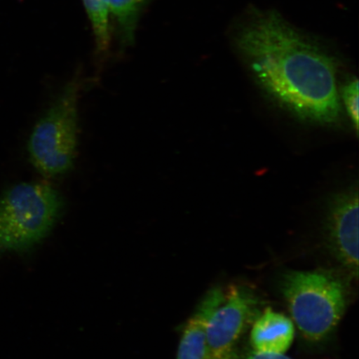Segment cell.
<instances>
[{"label": "cell", "mask_w": 359, "mask_h": 359, "mask_svg": "<svg viewBox=\"0 0 359 359\" xmlns=\"http://www.w3.org/2000/svg\"><path fill=\"white\" fill-rule=\"evenodd\" d=\"M358 96L359 86L358 79L349 80L342 88L341 97H342L345 109H346L347 114L357 134L358 133L359 128Z\"/></svg>", "instance_id": "obj_11"}, {"label": "cell", "mask_w": 359, "mask_h": 359, "mask_svg": "<svg viewBox=\"0 0 359 359\" xmlns=\"http://www.w3.org/2000/svg\"><path fill=\"white\" fill-rule=\"evenodd\" d=\"M326 241L330 253L352 277L358 276V193L337 196L327 217Z\"/></svg>", "instance_id": "obj_6"}, {"label": "cell", "mask_w": 359, "mask_h": 359, "mask_svg": "<svg viewBox=\"0 0 359 359\" xmlns=\"http://www.w3.org/2000/svg\"><path fill=\"white\" fill-rule=\"evenodd\" d=\"M79 91L76 81L67 84L30 135V160L45 177L60 176L73 165L78 142Z\"/></svg>", "instance_id": "obj_4"}, {"label": "cell", "mask_w": 359, "mask_h": 359, "mask_svg": "<svg viewBox=\"0 0 359 359\" xmlns=\"http://www.w3.org/2000/svg\"><path fill=\"white\" fill-rule=\"evenodd\" d=\"M222 287L210 289L188 320L180 339L177 359H208V326L210 316L223 302Z\"/></svg>", "instance_id": "obj_7"}, {"label": "cell", "mask_w": 359, "mask_h": 359, "mask_svg": "<svg viewBox=\"0 0 359 359\" xmlns=\"http://www.w3.org/2000/svg\"><path fill=\"white\" fill-rule=\"evenodd\" d=\"M259 302L245 286L232 285L210 318L208 359H235L238 344L258 316Z\"/></svg>", "instance_id": "obj_5"}, {"label": "cell", "mask_w": 359, "mask_h": 359, "mask_svg": "<svg viewBox=\"0 0 359 359\" xmlns=\"http://www.w3.org/2000/svg\"><path fill=\"white\" fill-rule=\"evenodd\" d=\"M91 22L97 48L104 52L110 44V11L107 0H83Z\"/></svg>", "instance_id": "obj_10"}, {"label": "cell", "mask_w": 359, "mask_h": 359, "mask_svg": "<svg viewBox=\"0 0 359 359\" xmlns=\"http://www.w3.org/2000/svg\"><path fill=\"white\" fill-rule=\"evenodd\" d=\"M248 359H292L285 355V354H272V353H254Z\"/></svg>", "instance_id": "obj_12"}, {"label": "cell", "mask_w": 359, "mask_h": 359, "mask_svg": "<svg viewBox=\"0 0 359 359\" xmlns=\"http://www.w3.org/2000/svg\"><path fill=\"white\" fill-rule=\"evenodd\" d=\"M148 1L149 0H107L110 16L118 26L123 43H133L139 17Z\"/></svg>", "instance_id": "obj_9"}, {"label": "cell", "mask_w": 359, "mask_h": 359, "mask_svg": "<svg viewBox=\"0 0 359 359\" xmlns=\"http://www.w3.org/2000/svg\"><path fill=\"white\" fill-rule=\"evenodd\" d=\"M295 325L291 318L264 309L251 325L250 341L257 353L285 354L293 343Z\"/></svg>", "instance_id": "obj_8"}, {"label": "cell", "mask_w": 359, "mask_h": 359, "mask_svg": "<svg viewBox=\"0 0 359 359\" xmlns=\"http://www.w3.org/2000/svg\"><path fill=\"white\" fill-rule=\"evenodd\" d=\"M236 47L268 95L298 118L330 124L341 114L334 58L280 13H259L240 30Z\"/></svg>", "instance_id": "obj_1"}, {"label": "cell", "mask_w": 359, "mask_h": 359, "mask_svg": "<svg viewBox=\"0 0 359 359\" xmlns=\"http://www.w3.org/2000/svg\"><path fill=\"white\" fill-rule=\"evenodd\" d=\"M280 290L292 321L309 342L326 339L346 311V282L333 271H290L283 276Z\"/></svg>", "instance_id": "obj_2"}, {"label": "cell", "mask_w": 359, "mask_h": 359, "mask_svg": "<svg viewBox=\"0 0 359 359\" xmlns=\"http://www.w3.org/2000/svg\"><path fill=\"white\" fill-rule=\"evenodd\" d=\"M64 208L55 188L44 183L17 184L0 196V255L25 251L51 231Z\"/></svg>", "instance_id": "obj_3"}]
</instances>
